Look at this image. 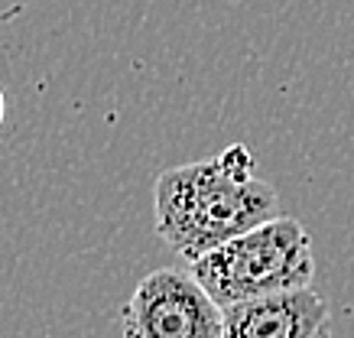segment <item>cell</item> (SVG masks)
Instances as JSON below:
<instances>
[{
  "label": "cell",
  "instance_id": "obj_4",
  "mask_svg": "<svg viewBox=\"0 0 354 338\" xmlns=\"http://www.w3.org/2000/svg\"><path fill=\"white\" fill-rule=\"evenodd\" d=\"M221 338H332V312L315 286L244 299L225 309Z\"/></svg>",
  "mask_w": 354,
  "mask_h": 338
},
{
  "label": "cell",
  "instance_id": "obj_1",
  "mask_svg": "<svg viewBox=\"0 0 354 338\" xmlns=\"http://www.w3.org/2000/svg\"><path fill=\"white\" fill-rule=\"evenodd\" d=\"M273 215H279L277 189L254 176V153L244 143L221 150L215 160L172 166L156 176L153 225L185 263Z\"/></svg>",
  "mask_w": 354,
  "mask_h": 338
},
{
  "label": "cell",
  "instance_id": "obj_6",
  "mask_svg": "<svg viewBox=\"0 0 354 338\" xmlns=\"http://www.w3.org/2000/svg\"><path fill=\"white\" fill-rule=\"evenodd\" d=\"M13 13H17V10H3V13H0V20H7V17H13Z\"/></svg>",
  "mask_w": 354,
  "mask_h": 338
},
{
  "label": "cell",
  "instance_id": "obj_5",
  "mask_svg": "<svg viewBox=\"0 0 354 338\" xmlns=\"http://www.w3.org/2000/svg\"><path fill=\"white\" fill-rule=\"evenodd\" d=\"M3 114H7V98H3V88H0V127H3Z\"/></svg>",
  "mask_w": 354,
  "mask_h": 338
},
{
  "label": "cell",
  "instance_id": "obj_3",
  "mask_svg": "<svg viewBox=\"0 0 354 338\" xmlns=\"http://www.w3.org/2000/svg\"><path fill=\"white\" fill-rule=\"evenodd\" d=\"M225 309L208 296L192 270L147 273L120 312L124 338H221Z\"/></svg>",
  "mask_w": 354,
  "mask_h": 338
},
{
  "label": "cell",
  "instance_id": "obj_2",
  "mask_svg": "<svg viewBox=\"0 0 354 338\" xmlns=\"http://www.w3.org/2000/svg\"><path fill=\"white\" fill-rule=\"evenodd\" d=\"M189 270L208 296L227 309L244 299L312 286L315 254L302 221L273 215L218 244L215 251L202 254L189 263Z\"/></svg>",
  "mask_w": 354,
  "mask_h": 338
}]
</instances>
